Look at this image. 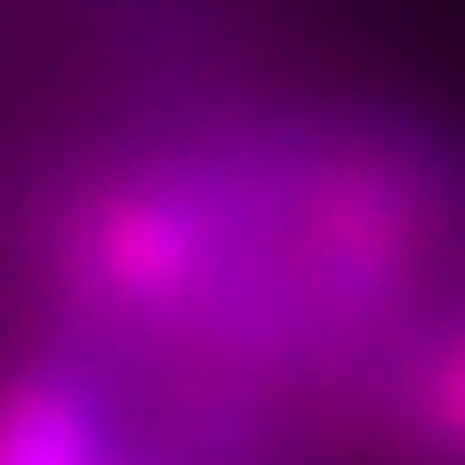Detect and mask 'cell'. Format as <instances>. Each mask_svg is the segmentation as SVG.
Returning <instances> with one entry per match:
<instances>
[{
    "label": "cell",
    "mask_w": 465,
    "mask_h": 465,
    "mask_svg": "<svg viewBox=\"0 0 465 465\" xmlns=\"http://www.w3.org/2000/svg\"><path fill=\"white\" fill-rule=\"evenodd\" d=\"M0 465H101V419L70 381H16L0 396Z\"/></svg>",
    "instance_id": "6da1fadb"
},
{
    "label": "cell",
    "mask_w": 465,
    "mask_h": 465,
    "mask_svg": "<svg viewBox=\"0 0 465 465\" xmlns=\"http://www.w3.org/2000/svg\"><path fill=\"white\" fill-rule=\"evenodd\" d=\"M434 411H442L450 442L465 450V341L450 349V365H442V381H434Z\"/></svg>",
    "instance_id": "7a4b0ae2"
}]
</instances>
